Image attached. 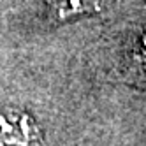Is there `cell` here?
I'll use <instances>...</instances> for the list:
<instances>
[{
	"label": "cell",
	"instance_id": "1",
	"mask_svg": "<svg viewBox=\"0 0 146 146\" xmlns=\"http://www.w3.org/2000/svg\"><path fill=\"white\" fill-rule=\"evenodd\" d=\"M39 137L34 121L16 109L0 111V144L2 146H32Z\"/></svg>",
	"mask_w": 146,
	"mask_h": 146
},
{
	"label": "cell",
	"instance_id": "2",
	"mask_svg": "<svg viewBox=\"0 0 146 146\" xmlns=\"http://www.w3.org/2000/svg\"><path fill=\"white\" fill-rule=\"evenodd\" d=\"M106 0H51V9L56 18H70L78 14L97 13L104 7Z\"/></svg>",
	"mask_w": 146,
	"mask_h": 146
}]
</instances>
